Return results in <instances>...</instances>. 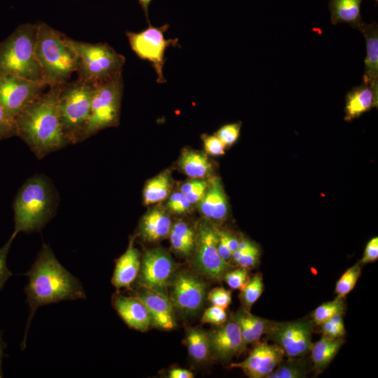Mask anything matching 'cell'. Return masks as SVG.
I'll use <instances>...</instances> for the list:
<instances>
[{
	"label": "cell",
	"instance_id": "obj_21",
	"mask_svg": "<svg viewBox=\"0 0 378 378\" xmlns=\"http://www.w3.org/2000/svg\"><path fill=\"white\" fill-rule=\"evenodd\" d=\"M365 38L366 55L364 60L365 69L363 83L370 85L378 91V26L363 23L358 29Z\"/></svg>",
	"mask_w": 378,
	"mask_h": 378
},
{
	"label": "cell",
	"instance_id": "obj_11",
	"mask_svg": "<svg viewBox=\"0 0 378 378\" xmlns=\"http://www.w3.org/2000/svg\"><path fill=\"white\" fill-rule=\"evenodd\" d=\"M312 320L275 322L267 338L277 344L288 358H302L310 352Z\"/></svg>",
	"mask_w": 378,
	"mask_h": 378
},
{
	"label": "cell",
	"instance_id": "obj_50",
	"mask_svg": "<svg viewBox=\"0 0 378 378\" xmlns=\"http://www.w3.org/2000/svg\"><path fill=\"white\" fill-rule=\"evenodd\" d=\"M6 346V344L4 342L1 332H0V378L4 377L2 372V361L4 357L6 356L4 354V349Z\"/></svg>",
	"mask_w": 378,
	"mask_h": 378
},
{
	"label": "cell",
	"instance_id": "obj_47",
	"mask_svg": "<svg viewBox=\"0 0 378 378\" xmlns=\"http://www.w3.org/2000/svg\"><path fill=\"white\" fill-rule=\"evenodd\" d=\"M217 249L220 257L227 262L230 263L232 260V251L227 245L223 237L220 235L218 230V241Z\"/></svg>",
	"mask_w": 378,
	"mask_h": 378
},
{
	"label": "cell",
	"instance_id": "obj_40",
	"mask_svg": "<svg viewBox=\"0 0 378 378\" xmlns=\"http://www.w3.org/2000/svg\"><path fill=\"white\" fill-rule=\"evenodd\" d=\"M17 234V233L13 232L8 241L0 248V290L9 277L13 275V273L7 267L6 259L12 242Z\"/></svg>",
	"mask_w": 378,
	"mask_h": 378
},
{
	"label": "cell",
	"instance_id": "obj_28",
	"mask_svg": "<svg viewBox=\"0 0 378 378\" xmlns=\"http://www.w3.org/2000/svg\"><path fill=\"white\" fill-rule=\"evenodd\" d=\"M185 344L188 354L195 361L203 362L209 358L210 348L207 332L200 328H188L186 330Z\"/></svg>",
	"mask_w": 378,
	"mask_h": 378
},
{
	"label": "cell",
	"instance_id": "obj_18",
	"mask_svg": "<svg viewBox=\"0 0 378 378\" xmlns=\"http://www.w3.org/2000/svg\"><path fill=\"white\" fill-rule=\"evenodd\" d=\"M112 304L120 318L130 328L141 332L148 330L151 320L145 305L136 297H128L115 293Z\"/></svg>",
	"mask_w": 378,
	"mask_h": 378
},
{
	"label": "cell",
	"instance_id": "obj_14",
	"mask_svg": "<svg viewBox=\"0 0 378 378\" xmlns=\"http://www.w3.org/2000/svg\"><path fill=\"white\" fill-rule=\"evenodd\" d=\"M176 270L171 255L160 248L146 251L141 260L140 286L165 292Z\"/></svg>",
	"mask_w": 378,
	"mask_h": 378
},
{
	"label": "cell",
	"instance_id": "obj_23",
	"mask_svg": "<svg viewBox=\"0 0 378 378\" xmlns=\"http://www.w3.org/2000/svg\"><path fill=\"white\" fill-rule=\"evenodd\" d=\"M377 98L378 91L368 84L353 88L346 97L345 120L351 121L370 111L377 105Z\"/></svg>",
	"mask_w": 378,
	"mask_h": 378
},
{
	"label": "cell",
	"instance_id": "obj_4",
	"mask_svg": "<svg viewBox=\"0 0 378 378\" xmlns=\"http://www.w3.org/2000/svg\"><path fill=\"white\" fill-rule=\"evenodd\" d=\"M35 55L48 87L63 85L77 71L78 55L74 40L45 22L37 24Z\"/></svg>",
	"mask_w": 378,
	"mask_h": 378
},
{
	"label": "cell",
	"instance_id": "obj_25",
	"mask_svg": "<svg viewBox=\"0 0 378 378\" xmlns=\"http://www.w3.org/2000/svg\"><path fill=\"white\" fill-rule=\"evenodd\" d=\"M363 0H330L329 10L332 24L345 22L359 29L364 23L360 13Z\"/></svg>",
	"mask_w": 378,
	"mask_h": 378
},
{
	"label": "cell",
	"instance_id": "obj_13",
	"mask_svg": "<svg viewBox=\"0 0 378 378\" xmlns=\"http://www.w3.org/2000/svg\"><path fill=\"white\" fill-rule=\"evenodd\" d=\"M43 81H35L13 75H0V102L15 119L22 110L47 87Z\"/></svg>",
	"mask_w": 378,
	"mask_h": 378
},
{
	"label": "cell",
	"instance_id": "obj_16",
	"mask_svg": "<svg viewBox=\"0 0 378 378\" xmlns=\"http://www.w3.org/2000/svg\"><path fill=\"white\" fill-rule=\"evenodd\" d=\"M207 333L210 356L216 359L228 360L246 349L240 329L232 318Z\"/></svg>",
	"mask_w": 378,
	"mask_h": 378
},
{
	"label": "cell",
	"instance_id": "obj_9",
	"mask_svg": "<svg viewBox=\"0 0 378 378\" xmlns=\"http://www.w3.org/2000/svg\"><path fill=\"white\" fill-rule=\"evenodd\" d=\"M218 230L211 223L203 221L196 230L192 265L195 270L208 279L221 281L233 266L225 262L217 249Z\"/></svg>",
	"mask_w": 378,
	"mask_h": 378
},
{
	"label": "cell",
	"instance_id": "obj_37",
	"mask_svg": "<svg viewBox=\"0 0 378 378\" xmlns=\"http://www.w3.org/2000/svg\"><path fill=\"white\" fill-rule=\"evenodd\" d=\"M249 279L248 269L241 267L227 271L223 276V280L231 288L239 290H241Z\"/></svg>",
	"mask_w": 378,
	"mask_h": 378
},
{
	"label": "cell",
	"instance_id": "obj_2",
	"mask_svg": "<svg viewBox=\"0 0 378 378\" xmlns=\"http://www.w3.org/2000/svg\"><path fill=\"white\" fill-rule=\"evenodd\" d=\"M62 86L49 87L48 92L38 94L15 117L16 136L39 159L69 144L64 133L59 108Z\"/></svg>",
	"mask_w": 378,
	"mask_h": 378
},
{
	"label": "cell",
	"instance_id": "obj_39",
	"mask_svg": "<svg viewBox=\"0 0 378 378\" xmlns=\"http://www.w3.org/2000/svg\"><path fill=\"white\" fill-rule=\"evenodd\" d=\"M240 128V122L227 124L222 126L216 132L215 135L222 141L225 146H230L239 138Z\"/></svg>",
	"mask_w": 378,
	"mask_h": 378
},
{
	"label": "cell",
	"instance_id": "obj_20",
	"mask_svg": "<svg viewBox=\"0 0 378 378\" xmlns=\"http://www.w3.org/2000/svg\"><path fill=\"white\" fill-rule=\"evenodd\" d=\"M140 266L139 252L131 239L127 250L115 260L111 284L117 289L130 288L138 276Z\"/></svg>",
	"mask_w": 378,
	"mask_h": 378
},
{
	"label": "cell",
	"instance_id": "obj_48",
	"mask_svg": "<svg viewBox=\"0 0 378 378\" xmlns=\"http://www.w3.org/2000/svg\"><path fill=\"white\" fill-rule=\"evenodd\" d=\"M219 232L223 237L232 253L238 248L239 240L237 237L225 231L219 230Z\"/></svg>",
	"mask_w": 378,
	"mask_h": 378
},
{
	"label": "cell",
	"instance_id": "obj_44",
	"mask_svg": "<svg viewBox=\"0 0 378 378\" xmlns=\"http://www.w3.org/2000/svg\"><path fill=\"white\" fill-rule=\"evenodd\" d=\"M242 251L243 255L235 262L236 265L248 270L255 267L260 258V251L258 246L253 244L249 248Z\"/></svg>",
	"mask_w": 378,
	"mask_h": 378
},
{
	"label": "cell",
	"instance_id": "obj_6",
	"mask_svg": "<svg viewBox=\"0 0 378 378\" xmlns=\"http://www.w3.org/2000/svg\"><path fill=\"white\" fill-rule=\"evenodd\" d=\"M78 55V79L93 85L122 74L125 57L106 43L74 40Z\"/></svg>",
	"mask_w": 378,
	"mask_h": 378
},
{
	"label": "cell",
	"instance_id": "obj_27",
	"mask_svg": "<svg viewBox=\"0 0 378 378\" xmlns=\"http://www.w3.org/2000/svg\"><path fill=\"white\" fill-rule=\"evenodd\" d=\"M171 247L177 254L190 257L194 252L196 231L184 221H177L172 225L169 234Z\"/></svg>",
	"mask_w": 378,
	"mask_h": 378
},
{
	"label": "cell",
	"instance_id": "obj_35",
	"mask_svg": "<svg viewBox=\"0 0 378 378\" xmlns=\"http://www.w3.org/2000/svg\"><path fill=\"white\" fill-rule=\"evenodd\" d=\"M209 183L205 181L194 179L187 181L181 186V191L192 204L198 203L204 196Z\"/></svg>",
	"mask_w": 378,
	"mask_h": 378
},
{
	"label": "cell",
	"instance_id": "obj_36",
	"mask_svg": "<svg viewBox=\"0 0 378 378\" xmlns=\"http://www.w3.org/2000/svg\"><path fill=\"white\" fill-rule=\"evenodd\" d=\"M323 335L335 339L346 334L342 314H337L321 325Z\"/></svg>",
	"mask_w": 378,
	"mask_h": 378
},
{
	"label": "cell",
	"instance_id": "obj_41",
	"mask_svg": "<svg viewBox=\"0 0 378 378\" xmlns=\"http://www.w3.org/2000/svg\"><path fill=\"white\" fill-rule=\"evenodd\" d=\"M207 298L213 305L225 309L231 303L232 293L223 287L214 288L209 292Z\"/></svg>",
	"mask_w": 378,
	"mask_h": 378
},
{
	"label": "cell",
	"instance_id": "obj_26",
	"mask_svg": "<svg viewBox=\"0 0 378 378\" xmlns=\"http://www.w3.org/2000/svg\"><path fill=\"white\" fill-rule=\"evenodd\" d=\"M344 342L342 337L332 339L322 335L318 342L312 345L310 349L314 370L318 373L325 370Z\"/></svg>",
	"mask_w": 378,
	"mask_h": 378
},
{
	"label": "cell",
	"instance_id": "obj_30",
	"mask_svg": "<svg viewBox=\"0 0 378 378\" xmlns=\"http://www.w3.org/2000/svg\"><path fill=\"white\" fill-rule=\"evenodd\" d=\"M171 186L170 176L167 172L150 179L144 189V204L149 205L163 201L169 195Z\"/></svg>",
	"mask_w": 378,
	"mask_h": 378
},
{
	"label": "cell",
	"instance_id": "obj_53",
	"mask_svg": "<svg viewBox=\"0 0 378 378\" xmlns=\"http://www.w3.org/2000/svg\"><path fill=\"white\" fill-rule=\"evenodd\" d=\"M375 1H376L377 3L378 2V0H375Z\"/></svg>",
	"mask_w": 378,
	"mask_h": 378
},
{
	"label": "cell",
	"instance_id": "obj_42",
	"mask_svg": "<svg viewBox=\"0 0 378 378\" xmlns=\"http://www.w3.org/2000/svg\"><path fill=\"white\" fill-rule=\"evenodd\" d=\"M167 207L173 213L181 214L190 210L191 204L181 191L175 192L170 195Z\"/></svg>",
	"mask_w": 378,
	"mask_h": 378
},
{
	"label": "cell",
	"instance_id": "obj_3",
	"mask_svg": "<svg viewBox=\"0 0 378 378\" xmlns=\"http://www.w3.org/2000/svg\"><path fill=\"white\" fill-rule=\"evenodd\" d=\"M58 195L43 174L29 178L17 192L13 204L14 232L39 231L54 216Z\"/></svg>",
	"mask_w": 378,
	"mask_h": 378
},
{
	"label": "cell",
	"instance_id": "obj_1",
	"mask_svg": "<svg viewBox=\"0 0 378 378\" xmlns=\"http://www.w3.org/2000/svg\"><path fill=\"white\" fill-rule=\"evenodd\" d=\"M25 275L29 279L24 293L29 315L21 345L22 349L26 346L30 323L38 307L64 300L86 298L80 281L62 266L50 247L45 243Z\"/></svg>",
	"mask_w": 378,
	"mask_h": 378
},
{
	"label": "cell",
	"instance_id": "obj_33",
	"mask_svg": "<svg viewBox=\"0 0 378 378\" xmlns=\"http://www.w3.org/2000/svg\"><path fill=\"white\" fill-rule=\"evenodd\" d=\"M344 308V298L337 297L318 306L312 314V321L315 325L321 326L335 314H343Z\"/></svg>",
	"mask_w": 378,
	"mask_h": 378
},
{
	"label": "cell",
	"instance_id": "obj_46",
	"mask_svg": "<svg viewBox=\"0 0 378 378\" xmlns=\"http://www.w3.org/2000/svg\"><path fill=\"white\" fill-rule=\"evenodd\" d=\"M378 258V237H374L367 244L360 264L374 262Z\"/></svg>",
	"mask_w": 378,
	"mask_h": 378
},
{
	"label": "cell",
	"instance_id": "obj_8",
	"mask_svg": "<svg viewBox=\"0 0 378 378\" xmlns=\"http://www.w3.org/2000/svg\"><path fill=\"white\" fill-rule=\"evenodd\" d=\"M123 90L122 74L94 85L90 111L82 141L119 122Z\"/></svg>",
	"mask_w": 378,
	"mask_h": 378
},
{
	"label": "cell",
	"instance_id": "obj_19",
	"mask_svg": "<svg viewBox=\"0 0 378 378\" xmlns=\"http://www.w3.org/2000/svg\"><path fill=\"white\" fill-rule=\"evenodd\" d=\"M200 212L209 220L222 222L228 214L227 197L221 181L213 178L208 185L203 198L198 202Z\"/></svg>",
	"mask_w": 378,
	"mask_h": 378
},
{
	"label": "cell",
	"instance_id": "obj_22",
	"mask_svg": "<svg viewBox=\"0 0 378 378\" xmlns=\"http://www.w3.org/2000/svg\"><path fill=\"white\" fill-rule=\"evenodd\" d=\"M231 318L237 323L246 345L259 342L263 335L270 332L276 322L253 315L244 308L232 314Z\"/></svg>",
	"mask_w": 378,
	"mask_h": 378
},
{
	"label": "cell",
	"instance_id": "obj_10",
	"mask_svg": "<svg viewBox=\"0 0 378 378\" xmlns=\"http://www.w3.org/2000/svg\"><path fill=\"white\" fill-rule=\"evenodd\" d=\"M169 27L168 24H165L155 27L148 23V27L140 32H126L131 49L140 59L151 63L157 75L156 81L159 83L166 82L163 75L166 49L169 46H179L178 38H164V33Z\"/></svg>",
	"mask_w": 378,
	"mask_h": 378
},
{
	"label": "cell",
	"instance_id": "obj_38",
	"mask_svg": "<svg viewBox=\"0 0 378 378\" xmlns=\"http://www.w3.org/2000/svg\"><path fill=\"white\" fill-rule=\"evenodd\" d=\"M16 136L15 119L0 102V140Z\"/></svg>",
	"mask_w": 378,
	"mask_h": 378
},
{
	"label": "cell",
	"instance_id": "obj_15",
	"mask_svg": "<svg viewBox=\"0 0 378 378\" xmlns=\"http://www.w3.org/2000/svg\"><path fill=\"white\" fill-rule=\"evenodd\" d=\"M284 353L276 344L258 342L248 356L229 368H239L250 378H267L284 360Z\"/></svg>",
	"mask_w": 378,
	"mask_h": 378
},
{
	"label": "cell",
	"instance_id": "obj_7",
	"mask_svg": "<svg viewBox=\"0 0 378 378\" xmlns=\"http://www.w3.org/2000/svg\"><path fill=\"white\" fill-rule=\"evenodd\" d=\"M94 85L77 79L62 85L59 108L64 133L69 143L82 141L90 115Z\"/></svg>",
	"mask_w": 378,
	"mask_h": 378
},
{
	"label": "cell",
	"instance_id": "obj_24",
	"mask_svg": "<svg viewBox=\"0 0 378 378\" xmlns=\"http://www.w3.org/2000/svg\"><path fill=\"white\" fill-rule=\"evenodd\" d=\"M172 221L169 215L162 209L154 208L148 211L139 224V232L147 241H157L169 235Z\"/></svg>",
	"mask_w": 378,
	"mask_h": 378
},
{
	"label": "cell",
	"instance_id": "obj_43",
	"mask_svg": "<svg viewBox=\"0 0 378 378\" xmlns=\"http://www.w3.org/2000/svg\"><path fill=\"white\" fill-rule=\"evenodd\" d=\"M227 321L225 309L213 305L207 308L201 318L202 323H211L216 326L223 324Z\"/></svg>",
	"mask_w": 378,
	"mask_h": 378
},
{
	"label": "cell",
	"instance_id": "obj_51",
	"mask_svg": "<svg viewBox=\"0 0 378 378\" xmlns=\"http://www.w3.org/2000/svg\"><path fill=\"white\" fill-rule=\"evenodd\" d=\"M137 1H139L140 6H141L144 12L147 22L150 23L149 20H148V6L152 0H137Z\"/></svg>",
	"mask_w": 378,
	"mask_h": 378
},
{
	"label": "cell",
	"instance_id": "obj_12",
	"mask_svg": "<svg viewBox=\"0 0 378 378\" xmlns=\"http://www.w3.org/2000/svg\"><path fill=\"white\" fill-rule=\"evenodd\" d=\"M169 286L171 288L169 298L173 309L181 314L192 316L202 308L206 285L199 276L188 271H181L172 277Z\"/></svg>",
	"mask_w": 378,
	"mask_h": 378
},
{
	"label": "cell",
	"instance_id": "obj_49",
	"mask_svg": "<svg viewBox=\"0 0 378 378\" xmlns=\"http://www.w3.org/2000/svg\"><path fill=\"white\" fill-rule=\"evenodd\" d=\"M168 377L169 378H192L194 374L186 369L174 368L169 370Z\"/></svg>",
	"mask_w": 378,
	"mask_h": 378
},
{
	"label": "cell",
	"instance_id": "obj_31",
	"mask_svg": "<svg viewBox=\"0 0 378 378\" xmlns=\"http://www.w3.org/2000/svg\"><path fill=\"white\" fill-rule=\"evenodd\" d=\"M301 358H288L283 360L267 378H302L308 372L307 365Z\"/></svg>",
	"mask_w": 378,
	"mask_h": 378
},
{
	"label": "cell",
	"instance_id": "obj_52",
	"mask_svg": "<svg viewBox=\"0 0 378 378\" xmlns=\"http://www.w3.org/2000/svg\"><path fill=\"white\" fill-rule=\"evenodd\" d=\"M253 244H253L249 240H247L246 239H243L239 240L237 249H239L241 251H245V250L249 248Z\"/></svg>",
	"mask_w": 378,
	"mask_h": 378
},
{
	"label": "cell",
	"instance_id": "obj_34",
	"mask_svg": "<svg viewBox=\"0 0 378 378\" xmlns=\"http://www.w3.org/2000/svg\"><path fill=\"white\" fill-rule=\"evenodd\" d=\"M361 274L360 263L347 269L336 283L335 293L339 298H344L355 287Z\"/></svg>",
	"mask_w": 378,
	"mask_h": 378
},
{
	"label": "cell",
	"instance_id": "obj_32",
	"mask_svg": "<svg viewBox=\"0 0 378 378\" xmlns=\"http://www.w3.org/2000/svg\"><path fill=\"white\" fill-rule=\"evenodd\" d=\"M264 290L262 276L256 273L250 278L248 283L240 290L239 298L242 308L250 312L252 306L258 300Z\"/></svg>",
	"mask_w": 378,
	"mask_h": 378
},
{
	"label": "cell",
	"instance_id": "obj_5",
	"mask_svg": "<svg viewBox=\"0 0 378 378\" xmlns=\"http://www.w3.org/2000/svg\"><path fill=\"white\" fill-rule=\"evenodd\" d=\"M36 31V24H20L0 43V75L44 82L35 55Z\"/></svg>",
	"mask_w": 378,
	"mask_h": 378
},
{
	"label": "cell",
	"instance_id": "obj_45",
	"mask_svg": "<svg viewBox=\"0 0 378 378\" xmlns=\"http://www.w3.org/2000/svg\"><path fill=\"white\" fill-rule=\"evenodd\" d=\"M204 146L207 153L211 155H220L225 153V146L216 136H205L203 138Z\"/></svg>",
	"mask_w": 378,
	"mask_h": 378
},
{
	"label": "cell",
	"instance_id": "obj_29",
	"mask_svg": "<svg viewBox=\"0 0 378 378\" xmlns=\"http://www.w3.org/2000/svg\"><path fill=\"white\" fill-rule=\"evenodd\" d=\"M179 164L184 173L193 178L206 176L211 169V164L205 155L192 150L185 151L182 154Z\"/></svg>",
	"mask_w": 378,
	"mask_h": 378
},
{
	"label": "cell",
	"instance_id": "obj_17",
	"mask_svg": "<svg viewBox=\"0 0 378 378\" xmlns=\"http://www.w3.org/2000/svg\"><path fill=\"white\" fill-rule=\"evenodd\" d=\"M135 297L146 307L153 326L162 330L175 327L174 309L165 292L139 286Z\"/></svg>",
	"mask_w": 378,
	"mask_h": 378
}]
</instances>
